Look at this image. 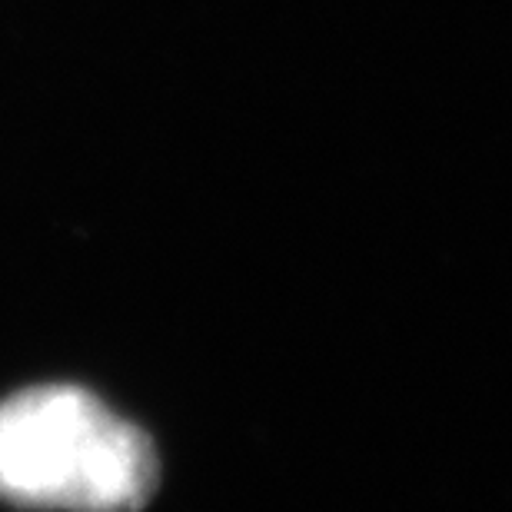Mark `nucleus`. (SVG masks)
<instances>
[{
	"label": "nucleus",
	"instance_id": "obj_1",
	"mask_svg": "<svg viewBox=\"0 0 512 512\" xmlns=\"http://www.w3.org/2000/svg\"><path fill=\"white\" fill-rule=\"evenodd\" d=\"M160 479L157 449L80 386H30L0 403V499L27 509L137 512Z\"/></svg>",
	"mask_w": 512,
	"mask_h": 512
}]
</instances>
